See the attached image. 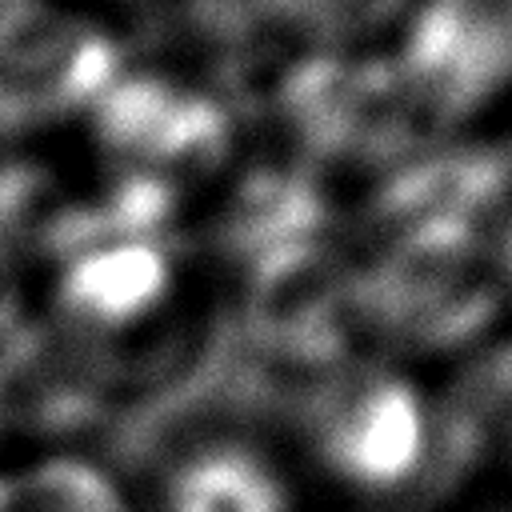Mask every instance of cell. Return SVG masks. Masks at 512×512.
<instances>
[{
  "mask_svg": "<svg viewBox=\"0 0 512 512\" xmlns=\"http://www.w3.org/2000/svg\"><path fill=\"white\" fill-rule=\"evenodd\" d=\"M360 332L400 348V356H452L488 340L504 288L492 244L464 232H392L352 276Z\"/></svg>",
  "mask_w": 512,
  "mask_h": 512,
  "instance_id": "1",
  "label": "cell"
},
{
  "mask_svg": "<svg viewBox=\"0 0 512 512\" xmlns=\"http://www.w3.org/2000/svg\"><path fill=\"white\" fill-rule=\"evenodd\" d=\"M300 436L336 484L392 496L432 472V396L396 364L348 356L308 384Z\"/></svg>",
  "mask_w": 512,
  "mask_h": 512,
  "instance_id": "2",
  "label": "cell"
},
{
  "mask_svg": "<svg viewBox=\"0 0 512 512\" xmlns=\"http://www.w3.org/2000/svg\"><path fill=\"white\" fill-rule=\"evenodd\" d=\"M124 72L116 32L68 0L0 4V140L88 124Z\"/></svg>",
  "mask_w": 512,
  "mask_h": 512,
  "instance_id": "3",
  "label": "cell"
},
{
  "mask_svg": "<svg viewBox=\"0 0 512 512\" xmlns=\"http://www.w3.org/2000/svg\"><path fill=\"white\" fill-rule=\"evenodd\" d=\"M392 72L416 116L476 128L512 108V0H412Z\"/></svg>",
  "mask_w": 512,
  "mask_h": 512,
  "instance_id": "4",
  "label": "cell"
},
{
  "mask_svg": "<svg viewBox=\"0 0 512 512\" xmlns=\"http://www.w3.org/2000/svg\"><path fill=\"white\" fill-rule=\"evenodd\" d=\"M88 124L112 148L120 168L160 176L168 168H192L220 152V108L164 76L120 72Z\"/></svg>",
  "mask_w": 512,
  "mask_h": 512,
  "instance_id": "5",
  "label": "cell"
},
{
  "mask_svg": "<svg viewBox=\"0 0 512 512\" xmlns=\"http://www.w3.org/2000/svg\"><path fill=\"white\" fill-rule=\"evenodd\" d=\"M172 260L156 244L116 240L68 256L56 276L60 312L92 336H128L152 324L172 296Z\"/></svg>",
  "mask_w": 512,
  "mask_h": 512,
  "instance_id": "6",
  "label": "cell"
},
{
  "mask_svg": "<svg viewBox=\"0 0 512 512\" xmlns=\"http://www.w3.org/2000/svg\"><path fill=\"white\" fill-rule=\"evenodd\" d=\"M432 472L464 476L512 456V340H480L432 400Z\"/></svg>",
  "mask_w": 512,
  "mask_h": 512,
  "instance_id": "7",
  "label": "cell"
},
{
  "mask_svg": "<svg viewBox=\"0 0 512 512\" xmlns=\"http://www.w3.org/2000/svg\"><path fill=\"white\" fill-rule=\"evenodd\" d=\"M160 512H296L280 460L240 436H208L176 452L160 480Z\"/></svg>",
  "mask_w": 512,
  "mask_h": 512,
  "instance_id": "8",
  "label": "cell"
},
{
  "mask_svg": "<svg viewBox=\"0 0 512 512\" xmlns=\"http://www.w3.org/2000/svg\"><path fill=\"white\" fill-rule=\"evenodd\" d=\"M0 512H136L120 480L76 452L0 464Z\"/></svg>",
  "mask_w": 512,
  "mask_h": 512,
  "instance_id": "9",
  "label": "cell"
},
{
  "mask_svg": "<svg viewBox=\"0 0 512 512\" xmlns=\"http://www.w3.org/2000/svg\"><path fill=\"white\" fill-rule=\"evenodd\" d=\"M284 32L324 48L356 52L392 36L412 0H256Z\"/></svg>",
  "mask_w": 512,
  "mask_h": 512,
  "instance_id": "10",
  "label": "cell"
},
{
  "mask_svg": "<svg viewBox=\"0 0 512 512\" xmlns=\"http://www.w3.org/2000/svg\"><path fill=\"white\" fill-rule=\"evenodd\" d=\"M20 308H24V252L8 232H0V340L20 320Z\"/></svg>",
  "mask_w": 512,
  "mask_h": 512,
  "instance_id": "11",
  "label": "cell"
},
{
  "mask_svg": "<svg viewBox=\"0 0 512 512\" xmlns=\"http://www.w3.org/2000/svg\"><path fill=\"white\" fill-rule=\"evenodd\" d=\"M492 260H496V276H500L504 300H512V200H508V212H504V220H500V228H496Z\"/></svg>",
  "mask_w": 512,
  "mask_h": 512,
  "instance_id": "12",
  "label": "cell"
},
{
  "mask_svg": "<svg viewBox=\"0 0 512 512\" xmlns=\"http://www.w3.org/2000/svg\"><path fill=\"white\" fill-rule=\"evenodd\" d=\"M8 416H12V404H8V384L0 380V440H4V428H8Z\"/></svg>",
  "mask_w": 512,
  "mask_h": 512,
  "instance_id": "13",
  "label": "cell"
},
{
  "mask_svg": "<svg viewBox=\"0 0 512 512\" xmlns=\"http://www.w3.org/2000/svg\"><path fill=\"white\" fill-rule=\"evenodd\" d=\"M120 4H164V0H120Z\"/></svg>",
  "mask_w": 512,
  "mask_h": 512,
  "instance_id": "14",
  "label": "cell"
}]
</instances>
